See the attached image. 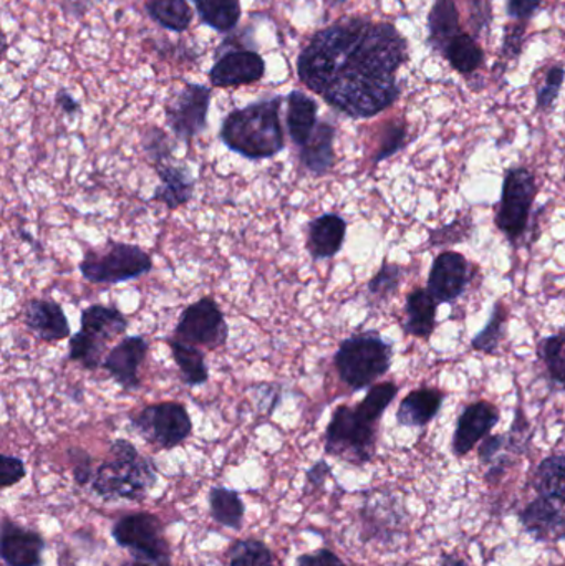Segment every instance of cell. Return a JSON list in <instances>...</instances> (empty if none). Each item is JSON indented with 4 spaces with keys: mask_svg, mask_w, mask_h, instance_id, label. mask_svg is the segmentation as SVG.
<instances>
[{
    "mask_svg": "<svg viewBox=\"0 0 565 566\" xmlns=\"http://www.w3.org/2000/svg\"><path fill=\"white\" fill-rule=\"evenodd\" d=\"M408 42L388 22L347 19L318 30L297 60L301 82L354 119L374 118L400 98Z\"/></svg>",
    "mask_w": 565,
    "mask_h": 566,
    "instance_id": "obj_1",
    "label": "cell"
},
{
    "mask_svg": "<svg viewBox=\"0 0 565 566\" xmlns=\"http://www.w3.org/2000/svg\"><path fill=\"white\" fill-rule=\"evenodd\" d=\"M281 105V96H274L229 113L219 132L226 148L249 161L271 159L284 151Z\"/></svg>",
    "mask_w": 565,
    "mask_h": 566,
    "instance_id": "obj_2",
    "label": "cell"
},
{
    "mask_svg": "<svg viewBox=\"0 0 565 566\" xmlns=\"http://www.w3.org/2000/svg\"><path fill=\"white\" fill-rule=\"evenodd\" d=\"M531 489L534 497L520 512L524 532L543 544L565 541V455L544 459L531 478Z\"/></svg>",
    "mask_w": 565,
    "mask_h": 566,
    "instance_id": "obj_3",
    "label": "cell"
},
{
    "mask_svg": "<svg viewBox=\"0 0 565 566\" xmlns=\"http://www.w3.org/2000/svg\"><path fill=\"white\" fill-rule=\"evenodd\" d=\"M158 484V468L151 458L139 454L133 442L115 439L108 458L95 469L93 494L105 502H142Z\"/></svg>",
    "mask_w": 565,
    "mask_h": 566,
    "instance_id": "obj_4",
    "label": "cell"
},
{
    "mask_svg": "<svg viewBox=\"0 0 565 566\" xmlns=\"http://www.w3.org/2000/svg\"><path fill=\"white\" fill-rule=\"evenodd\" d=\"M394 359V345L375 329L354 333L338 345L334 355L335 371L352 391L370 389L387 375Z\"/></svg>",
    "mask_w": 565,
    "mask_h": 566,
    "instance_id": "obj_5",
    "label": "cell"
},
{
    "mask_svg": "<svg viewBox=\"0 0 565 566\" xmlns=\"http://www.w3.org/2000/svg\"><path fill=\"white\" fill-rule=\"evenodd\" d=\"M116 547L128 552L122 566H172V551L161 518L151 512H132L113 524Z\"/></svg>",
    "mask_w": 565,
    "mask_h": 566,
    "instance_id": "obj_6",
    "label": "cell"
},
{
    "mask_svg": "<svg viewBox=\"0 0 565 566\" xmlns=\"http://www.w3.org/2000/svg\"><path fill=\"white\" fill-rule=\"evenodd\" d=\"M378 424L365 419L357 409L342 405L335 409L325 429V455L350 465H367L377 454Z\"/></svg>",
    "mask_w": 565,
    "mask_h": 566,
    "instance_id": "obj_7",
    "label": "cell"
},
{
    "mask_svg": "<svg viewBox=\"0 0 565 566\" xmlns=\"http://www.w3.org/2000/svg\"><path fill=\"white\" fill-rule=\"evenodd\" d=\"M153 259L138 245L108 241L98 249H90L79 264L80 275L90 283L118 285L149 274Z\"/></svg>",
    "mask_w": 565,
    "mask_h": 566,
    "instance_id": "obj_8",
    "label": "cell"
},
{
    "mask_svg": "<svg viewBox=\"0 0 565 566\" xmlns=\"http://www.w3.org/2000/svg\"><path fill=\"white\" fill-rule=\"evenodd\" d=\"M133 431L156 451H171L192 434L188 409L178 401L155 402L129 416Z\"/></svg>",
    "mask_w": 565,
    "mask_h": 566,
    "instance_id": "obj_9",
    "label": "cell"
},
{
    "mask_svg": "<svg viewBox=\"0 0 565 566\" xmlns=\"http://www.w3.org/2000/svg\"><path fill=\"white\" fill-rule=\"evenodd\" d=\"M536 196V178L526 168L508 169L496 214V228L508 241H520L527 231Z\"/></svg>",
    "mask_w": 565,
    "mask_h": 566,
    "instance_id": "obj_10",
    "label": "cell"
},
{
    "mask_svg": "<svg viewBox=\"0 0 565 566\" xmlns=\"http://www.w3.org/2000/svg\"><path fill=\"white\" fill-rule=\"evenodd\" d=\"M172 338L198 348L218 349L226 346L229 325L219 303L208 295L186 306L176 323Z\"/></svg>",
    "mask_w": 565,
    "mask_h": 566,
    "instance_id": "obj_11",
    "label": "cell"
},
{
    "mask_svg": "<svg viewBox=\"0 0 565 566\" xmlns=\"http://www.w3.org/2000/svg\"><path fill=\"white\" fill-rule=\"evenodd\" d=\"M211 106V90L205 85L186 83L166 103V125L179 142L189 143L208 128V113Z\"/></svg>",
    "mask_w": 565,
    "mask_h": 566,
    "instance_id": "obj_12",
    "label": "cell"
},
{
    "mask_svg": "<svg viewBox=\"0 0 565 566\" xmlns=\"http://www.w3.org/2000/svg\"><path fill=\"white\" fill-rule=\"evenodd\" d=\"M218 50V59L209 70V82L216 88H232V86L249 85L259 82L264 76L265 63L258 52L252 50L229 49L228 43H222Z\"/></svg>",
    "mask_w": 565,
    "mask_h": 566,
    "instance_id": "obj_13",
    "label": "cell"
},
{
    "mask_svg": "<svg viewBox=\"0 0 565 566\" xmlns=\"http://www.w3.org/2000/svg\"><path fill=\"white\" fill-rule=\"evenodd\" d=\"M149 343L143 335L125 336L122 342L116 343L108 353L102 368L108 373L109 378L125 389L136 391L142 388L139 368L148 356Z\"/></svg>",
    "mask_w": 565,
    "mask_h": 566,
    "instance_id": "obj_14",
    "label": "cell"
},
{
    "mask_svg": "<svg viewBox=\"0 0 565 566\" xmlns=\"http://www.w3.org/2000/svg\"><path fill=\"white\" fill-rule=\"evenodd\" d=\"M45 538L40 532L3 517L0 525V558L6 566H43Z\"/></svg>",
    "mask_w": 565,
    "mask_h": 566,
    "instance_id": "obj_15",
    "label": "cell"
},
{
    "mask_svg": "<svg viewBox=\"0 0 565 566\" xmlns=\"http://www.w3.org/2000/svg\"><path fill=\"white\" fill-rule=\"evenodd\" d=\"M471 281L470 262L463 254L447 251L435 259L428 275V290L438 303H453Z\"/></svg>",
    "mask_w": 565,
    "mask_h": 566,
    "instance_id": "obj_16",
    "label": "cell"
},
{
    "mask_svg": "<svg viewBox=\"0 0 565 566\" xmlns=\"http://www.w3.org/2000/svg\"><path fill=\"white\" fill-rule=\"evenodd\" d=\"M500 409L490 401H478L468 406L460 418H458L457 429H454L453 442L451 449L457 458H464L470 454L481 441L490 436L494 426L500 422Z\"/></svg>",
    "mask_w": 565,
    "mask_h": 566,
    "instance_id": "obj_17",
    "label": "cell"
},
{
    "mask_svg": "<svg viewBox=\"0 0 565 566\" xmlns=\"http://www.w3.org/2000/svg\"><path fill=\"white\" fill-rule=\"evenodd\" d=\"M22 322L42 342L59 343L72 336L65 310L55 300H29L23 305Z\"/></svg>",
    "mask_w": 565,
    "mask_h": 566,
    "instance_id": "obj_18",
    "label": "cell"
},
{
    "mask_svg": "<svg viewBox=\"0 0 565 566\" xmlns=\"http://www.w3.org/2000/svg\"><path fill=\"white\" fill-rule=\"evenodd\" d=\"M305 249L314 261H327L344 249L347 221L337 212H324L307 224Z\"/></svg>",
    "mask_w": 565,
    "mask_h": 566,
    "instance_id": "obj_19",
    "label": "cell"
},
{
    "mask_svg": "<svg viewBox=\"0 0 565 566\" xmlns=\"http://www.w3.org/2000/svg\"><path fill=\"white\" fill-rule=\"evenodd\" d=\"M159 178V186L153 192L151 201L165 205L169 211L182 208L195 196L196 181L188 166L172 165L171 161L153 166Z\"/></svg>",
    "mask_w": 565,
    "mask_h": 566,
    "instance_id": "obj_20",
    "label": "cell"
},
{
    "mask_svg": "<svg viewBox=\"0 0 565 566\" xmlns=\"http://www.w3.org/2000/svg\"><path fill=\"white\" fill-rule=\"evenodd\" d=\"M443 401L444 392L437 388H420L408 392L398 406V424L404 428H425L437 418Z\"/></svg>",
    "mask_w": 565,
    "mask_h": 566,
    "instance_id": "obj_21",
    "label": "cell"
},
{
    "mask_svg": "<svg viewBox=\"0 0 565 566\" xmlns=\"http://www.w3.org/2000/svg\"><path fill=\"white\" fill-rule=\"evenodd\" d=\"M335 126L331 123H318L307 145L299 151L301 165L315 178H324L335 166Z\"/></svg>",
    "mask_w": 565,
    "mask_h": 566,
    "instance_id": "obj_22",
    "label": "cell"
},
{
    "mask_svg": "<svg viewBox=\"0 0 565 566\" xmlns=\"http://www.w3.org/2000/svg\"><path fill=\"white\" fill-rule=\"evenodd\" d=\"M128 326V318L116 306L95 303L83 308L80 315V329L105 345L125 335Z\"/></svg>",
    "mask_w": 565,
    "mask_h": 566,
    "instance_id": "obj_23",
    "label": "cell"
},
{
    "mask_svg": "<svg viewBox=\"0 0 565 566\" xmlns=\"http://www.w3.org/2000/svg\"><path fill=\"white\" fill-rule=\"evenodd\" d=\"M318 105L314 98L294 90L287 96V129L292 143L299 149L307 145L317 128Z\"/></svg>",
    "mask_w": 565,
    "mask_h": 566,
    "instance_id": "obj_24",
    "label": "cell"
},
{
    "mask_svg": "<svg viewBox=\"0 0 565 566\" xmlns=\"http://www.w3.org/2000/svg\"><path fill=\"white\" fill-rule=\"evenodd\" d=\"M440 303L435 300L428 289H415L408 293L405 303L407 322L404 332L417 338L428 339L437 328V312Z\"/></svg>",
    "mask_w": 565,
    "mask_h": 566,
    "instance_id": "obj_25",
    "label": "cell"
},
{
    "mask_svg": "<svg viewBox=\"0 0 565 566\" xmlns=\"http://www.w3.org/2000/svg\"><path fill=\"white\" fill-rule=\"evenodd\" d=\"M209 517L219 527L229 528L232 532L242 531L245 518V504L242 495L234 489L224 485H215L208 492Z\"/></svg>",
    "mask_w": 565,
    "mask_h": 566,
    "instance_id": "obj_26",
    "label": "cell"
},
{
    "mask_svg": "<svg viewBox=\"0 0 565 566\" xmlns=\"http://www.w3.org/2000/svg\"><path fill=\"white\" fill-rule=\"evenodd\" d=\"M460 12L454 0H435L428 13V42L438 52L443 53L448 43L460 35Z\"/></svg>",
    "mask_w": 565,
    "mask_h": 566,
    "instance_id": "obj_27",
    "label": "cell"
},
{
    "mask_svg": "<svg viewBox=\"0 0 565 566\" xmlns=\"http://www.w3.org/2000/svg\"><path fill=\"white\" fill-rule=\"evenodd\" d=\"M172 359L179 369L182 385L189 388L206 385L209 381V368L206 365L205 353L198 346L188 345L181 339L169 338Z\"/></svg>",
    "mask_w": 565,
    "mask_h": 566,
    "instance_id": "obj_28",
    "label": "cell"
},
{
    "mask_svg": "<svg viewBox=\"0 0 565 566\" xmlns=\"http://www.w3.org/2000/svg\"><path fill=\"white\" fill-rule=\"evenodd\" d=\"M444 59L461 75H471L477 72L484 62V52L480 43L470 33L461 32L454 36L443 52Z\"/></svg>",
    "mask_w": 565,
    "mask_h": 566,
    "instance_id": "obj_29",
    "label": "cell"
},
{
    "mask_svg": "<svg viewBox=\"0 0 565 566\" xmlns=\"http://www.w3.org/2000/svg\"><path fill=\"white\" fill-rule=\"evenodd\" d=\"M192 2L196 3L202 22L218 32H229L241 19L239 0H192Z\"/></svg>",
    "mask_w": 565,
    "mask_h": 566,
    "instance_id": "obj_30",
    "label": "cell"
},
{
    "mask_svg": "<svg viewBox=\"0 0 565 566\" xmlns=\"http://www.w3.org/2000/svg\"><path fill=\"white\" fill-rule=\"evenodd\" d=\"M146 12L158 25L172 32H185L192 20L191 7L186 0H148Z\"/></svg>",
    "mask_w": 565,
    "mask_h": 566,
    "instance_id": "obj_31",
    "label": "cell"
},
{
    "mask_svg": "<svg viewBox=\"0 0 565 566\" xmlns=\"http://www.w3.org/2000/svg\"><path fill=\"white\" fill-rule=\"evenodd\" d=\"M105 343L90 336L88 333L76 332L69 339V361L79 363L86 371H95L102 368L105 361Z\"/></svg>",
    "mask_w": 565,
    "mask_h": 566,
    "instance_id": "obj_32",
    "label": "cell"
},
{
    "mask_svg": "<svg viewBox=\"0 0 565 566\" xmlns=\"http://www.w3.org/2000/svg\"><path fill=\"white\" fill-rule=\"evenodd\" d=\"M274 560V552L261 538H239L228 551L229 566H271Z\"/></svg>",
    "mask_w": 565,
    "mask_h": 566,
    "instance_id": "obj_33",
    "label": "cell"
},
{
    "mask_svg": "<svg viewBox=\"0 0 565 566\" xmlns=\"http://www.w3.org/2000/svg\"><path fill=\"white\" fill-rule=\"evenodd\" d=\"M508 318H510L508 306L503 302L494 303L490 322L471 342L473 349L486 353V355H494L506 335Z\"/></svg>",
    "mask_w": 565,
    "mask_h": 566,
    "instance_id": "obj_34",
    "label": "cell"
},
{
    "mask_svg": "<svg viewBox=\"0 0 565 566\" xmlns=\"http://www.w3.org/2000/svg\"><path fill=\"white\" fill-rule=\"evenodd\" d=\"M398 386L394 381L378 382L368 389L365 398L355 406L358 412L375 424H380L381 416L397 398Z\"/></svg>",
    "mask_w": 565,
    "mask_h": 566,
    "instance_id": "obj_35",
    "label": "cell"
},
{
    "mask_svg": "<svg viewBox=\"0 0 565 566\" xmlns=\"http://www.w3.org/2000/svg\"><path fill=\"white\" fill-rule=\"evenodd\" d=\"M401 279H404V269L400 265L384 262L380 271L368 282V293L378 300L390 298L400 289Z\"/></svg>",
    "mask_w": 565,
    "mask_h": 566,
    "instance_id": "obj_36",
    "label": "cell"
},
{
    "mask_svg": "<svg viewBox=\"0 0 565 566\" xmlns=\"http://www.w3.org/2000/svg\"><path fill=\"white\" fill-rule=\"evenodd\" d=\"M541 353L553 379L565 386V332L544 339Z\"/></svg>",
    "mask_w": 565,
    "mask_h": 566,
    "instance_id": "obj_37",
    "label": "cell"
},
{
    "mask_svg": "<svg viewBox=\"0 0 565 566\" xmlns=\"http://www.w3.org/2000/svg\"><path fill=\"white\" fill-rule=\"evenodd\" d=\"M143 149L153 166L168 163L172 159L171 142L169 136L161 128L151 126L143 136Z\"/></svg>",
    "mask_w": 565,
    "mask_h": 566,
    "instance_id": "obj_38",
    "label": "cell"
},
{
    "mask_svg": "<svg viewBox=\"0 0 565 566\" xmlns=\"http://www.w3.org/2000/svg\"><path fill=\"white\" fill-rule=\"evenodd\" d=\"M565 80L564 66L556 65L547 72L544 85L537 90L536 103L537 109L546 112V109L553 108L556 99L559 98L561 88H563Z\"/></svg>",
    "mask_w": 565,
    "mask_h": 566,
    "instance_id": "obj_39",
    "label": "cell"
},
{
    "mask_svg": "<svg viewBox=\"0 0 565 566\" xmlns=\"http://www.w3.org/2000/svg\"><path fill=\"white\" fill-rule=\"evenodd\" d=\"M69 455L70 465H72L73 481L79 488L92 485L95 469H93V459L88 452L80 448H70L66 451Z\"/></svg>",
    "mask_w": 565,
    "mask_h": 566,
    "instance_id": "obj_40",
    "label": "cell"
},
{
    "mask_svg": "<svg viewBox=\"0 0 565 566\" xmlns=\"http://www.w3.org/2000/svg\"><path fill=\"white\" fill-rule=\"evenodd\" d=\"M526 32V22H513L504 27L503 46H501L503 59L516 60L523 53Z\"/></svg>",
    "mask_w": 565,
    "mask_h": 566,
    "instance_id": "obj_41",
    "label": "cell"
},
{
    "mask_svg": "<svg viewBox=\"0 0 565 566\" xmlns=\"http://www.w3.org/2000/svg\"><path fill=\"white\" fill-rule=\"evenodd\" d=\"M27 478L25 462L15 455H0V488H13Z\"/></svg>",
    "mask_w": 565,
    "mask_h": 566,
    "instance_id": "obj_42",
    "label": "cell"
},
{
    "mask_svg": "<svg viewBox=\"0 0 565 566\" xmlns=\"http://www.w3.org/2000/svg\"><path fill=\"white\" fill-rule=\"evenodd\" d=\"M405 138H407V126H391V128L388 129L387 135H385L384 143H381L380 148H378L377 155H375V165L384 161V159L390 158L395 153L400 151V149L404 148Z\"/></svg>",
    "mask_w": 565,
    "mask_h": 566,
    "instance_id": "obj_43",
    "label": "cell"
},
{
    "mask_svg": "<svg viewBox=\"0 0 565 566\" xmlns=\"http://www.w3.org/2000/svg\"><path fill=\"white\" fill-rule=\"evenodd\" d=\"M295 566H348L331 548H317L308 554L299 555Z\"/></svg>",
    "mask_w": 565,
    "mask_h": 566,
    "instance_id": "obj_44",
    "label": "cell"
},
{
    "mask_svg": "<svg viewBox=\"0 0 565 566\" xmlns=\"http://www.w3.org/2000/svg\"><path fill=\"white\" fill-rule=\"evenodd\" d=\"M334 471H332V465L328 464L325 459H321V461L314 462L311 468L305 471V492H314L318 491V489L325 488V482L332 478Z\"/></svg>",
    "mask_w": 565,
    "mask_h": 566,
    "instance_id": "obj_45",
    "label": "cell"
},
{
    "mask_svg": "<svg viewBox=\"0 0 565 566\" xmlns=\"http://www.w3.org/2000/svg\"><path fill=\"white\" fill-rule=\"evenodd\" d=\"M541 0H508L506 10L511 19L527 22L540 10Z\"/></svg>",
    "mask_w": 565,
    "mask_h": 566,
    "instance_id": "obj_46",
    "label": "cell"
},
{
    "mask_svg": "<svg viewBox=\"0 0 565 566\" xmlns=\"http://www.w3.org/2000/svg\"><path fill=\"white\" fill-rule=\"evenodd\" d=\"M470 20L477 33H480L484 27H488L491 20L490 0H471Z\"/></svg>",
    "mask_w": 565,
    "mask_h": 566,
    "instance_id": "obj_47",
    "label": "cell"
},
{
    "mask_svg": "<svg viewBox=\"0 0 565 566\" xmlns=\"http://www.w3.org/2000/svg\"><path fill=\"white\" fill-rule=\"evenodd\" d=\"M55 102L56 105L62 108V112L66 113L69 116H75L76 113L80 112V103L76 102L72 93L66 92V90H60V92L56 93Z\"/></svg>",
    "mask_w": 565,
    "mask_h": 566,
    "instance_id": "obj_48",
    "label": "cell"
},
{
    "mask_svg": "<svg viewBox=\"0 0 565 566\" xmlns=\"http://www.w3.org/2000/svg\"><path fill=\"white\" fill-rule=\"evenodd\" d=\"M440 566H470L467 560L458 557L457 554H443L441 555Z\"/></svg>",
    "mask_w": 565,
    "mask_h": 566,
    "instance_id": "obj_49",
    "label": "cell"
},
{
    "mask_svg": "<svg viewBox=\"0 0 565 566\" xmlns=\"http://www.w3.org/2000/svg\"><path fill=\"white\" fill-rule=\"evenodd\" d=\"M328 6H341V3L348 2V0H324Z\"/></svg>",
    "mask_w": 565,
    "mask_h": 566,
    "instance_id": "obj_50",
    "label": "cell"
},
{
    "mask_svg": "<svg viewBox=\"0 0 565 566\" xmlns=\"http://www.w3.org/2000/svg\"><path fill=\"white\" fill-rule=\"evenodd\" d=\"M271 566H279V565H271Z\"/></svg>",
    "mask_w": 565,
    "mask_h": 566,
    "instance_id": "obj_51",
    "label": "cell"
}]
</instances>
